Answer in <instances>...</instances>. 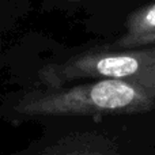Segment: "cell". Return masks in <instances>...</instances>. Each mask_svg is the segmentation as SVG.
<instances>
[{
  "mask_svg": "<svg viewBox=\"0 0 155 155\" xmlns=\"http://www.w3.org/2000/svg\"><path fill=\"white\" fill-rule=\"evenodd\" d=\"M153 45H155V3L134 11L128 16L125 31L114 48L137 49Z\"/></svg>",
  "mask_w": 155,
  "mask_h": 155,
  "instance_id": "obj_4",
  "label": "cell"
},
{
  "mask_svg": "<svg viewBox=\"0 0 155 155\" xmlns=\"http://www.w3.org/2000/svg\"><path fill=\"white\" fill-rule=\"evenodd\" d=\"M35 121L42 128L40 136L8 155H155V109Z\"/></svg>",
  "mask_w": 155,
  "mask_h": 155,
  "instance_id": "obj_1",
  "label": "cell"
},
{
  "mask_svg": "<svg viewBox=\"0 0 155 155\" xmlns=\"http://www.w3.org/2000/svg\"><path fill=\"white\" fill-rule=\"evenodd\" d=\"M90 79H117L155 88V45L137 49L95 48L45 64L40 87H60Z\"/></svg>",
  "mask_w": 155,
  "mask_h": 155,
  "instance_id": "obj_3",
  "label": "cell"
},
{
  "mask_svg": "<svg viewBox=\"0 0 155 155\" xmlns=\"http://www.w3.org/2000/svg\"><path fill=\"white\" fill-rule=\"evenodd\" d=\"M155 109V88L117 79H90L35 87L4 97L0 114L10 123L63 116H116Z\"/></svg>",
  "mask_w": 155,
  "mask_h": 155,
  "instance_id": "obj_2",
  "label": "cell"
}]
</instances>
